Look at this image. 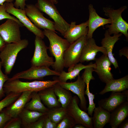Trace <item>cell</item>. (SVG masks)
<instances>
[{"label": "cell", "mask_w": 128, "mask_h": 128, "mask_svg": "<svg viewBox=\"0 0 128 128\" xmlns=\"http://www.w3.org/2000/svg\"><path fill=\"white\" fill-rule=\"evenodd\" d=\"M43 32L44 36L49 41L48 49L50 54L55 59L52 67L54 70L60 73L64 68L63 58L64 53L70 44L66 39L59 37L54 31L45 29Z\"/></svg>", "instance_id": "obj_1"}, {"label": "cell", "mask_w": 128, "mask_h": 128, "mask_svg": "<svg viewBox=\"0 0 128 128\" xmlns=\"http://www.w3.org/2000/svg\"><path fill=\"white\" fill-rule=\"evenodd\" d=\"M59 82L55 79L53 81L35 80L31 82H22L19 79L12 80L8 79L4 84L3 89L6 95L11 92L22 93L26 91L38 92L52 87Z\"/></svg>", "instance_id": "obj_2"}, {"label": "cell", "mask_w": 128, "mask_h": 128, "mask_svg": "<svg viewBox=\"0 0 128 128\" xmlns=\"http://www.w3.org/2000/svg\"><path fill=\"white\" fill-rule=\"evenodd\" d=\"M28 44V40L24 39L18 42L6 44L0 52V59L5 74L10 73L18 53L27 47Z\"/></svg>", "instance_id": "obj_3"}, {"label": "cell", "mask_w": 128, "mask_h": 128, "mask_svg": "<svg viewBox=\"0 0 128 128\" xmlns=\"http://www.w3.org/2000/svg\"><path fill=\"white\" fill-rule=\"evenodd\" d=\"M127 6H124L116 9L109 7H104L103 10L105 15L109 17L111 21L110 25L105 27L109 34H116L121 33L124 34L127 40L128 39V23L123 18L122 12L127 9Z\"/></svg>", "instance_id": "obj_4"}, {"label": "cell", "mask_w": 128, "mask_h": 128, "mask_svg": "<svg viewBox=\"0 0 128 128\" xmlns=\"http://www.w3.org/2000/svg\"><path fill=\"white\" fill-rule=\"evenodd\" d=\"M37 0L36 6L54 20L56 30L64 36L70 24L62 17L54 4L48 0Z\"/></svg>", "instance_id": "obj_5"}, {"label": "cell", "mask_w": 128, "mask_h": 128, "mask_svg": "<svg viewBox=\"0 0 128 128\" xmlns=\"http://www.w3.org/2000/svg\"><path fill=\"white\" fill-rule=\"evenodd\" d=\"M41 37L36 36L35 41V50L31 61V66H46L49 67L53 65V58L49 56L47 53L48 49Z\"/></svg>", "instance_id": "obj_6"}, {"label": "cell", "mask_w": 128, "mask_h": 128, "mask_svg": "<svg viewBox=\"0 0 128 128\" xmlns=\"http://www.w3.org/2000/svg\"><path fill=\"white\" fill-rule=\"evenodd\" d=\"M87 38L86 36L81 37L70 46L64 53L63 58L64 67L71 71L74 66L79 62L82 48Z\"/></svg>", "instance_id": "obj_7"}, {"label": "cell", "mask_w": 128, "mask_h": 128, "mask_svg": "<svg viewBox=\"0 0 128 128\" xmlns=\"http://www.w3.org/2000/svg\"><path fill=\"white\" fill-rule=\"evenodd\" d=\"M78 102L76 96L73 97L66 108L67 114L73 119L76 124H81L86 128H93L92 117L79 107Z\"/></svg>", "instance_id": "obj_8"}, {"label": "cell", "mask_w": 128, "mask_h": 128, "mask_svg": "<svg viewBox=\"0 0 128 128\" xmlns=\"http://www.w3.org/2000/svg\"><path fill=\"white\" fill-rule=\"evenodd\" d=\"M6 11L14 16L27 29L36 36L43 39L45 36L43 32L36 26L26 14L24 9L15 8L12 2L5 3Z\"/></svg>", "instance_id": "obj_9"}, {"label": "cell", "mask_w": 128, "mask_h": 128, "mask_svg": "<svg viewBox=\"0 0 128 128\" xmlns=\"http://www.w3.org/2000/svg\"><path fill=\"white\" fill-rule=\"evenodd\" d=\"M60 73L50 69L46 66L32 67L29 69L18 73L9 79L12 80L20 78L28 80L43 79L44 77L48 76H58Z\"/></svg>", "instance_id": "obj_10"}, {"label": "cell", "mask_w": 128, "mask_h": 128, "mask_svg": "<svg viewBox=\"0 0 128 128\" xmlns=\"http://www.w3.org/2000/svg\"><path fill=\"white\" fill-rule=\"evenodd\" d=\"M24 10L27 16L37 27L39 29H49L56 32L54 22L45 17L35 5L27 4Z\"/></svg>", "instance_id": "obj_11"}, {"label": "cell", "mask_w": 128, "mask_h": 128, "mask_svg": "<svg viewBox=\"0 0 128 128\" xmlns=\"http://www.w3.org/2000/svg\"><path fill=\"white\" fill-rule=\"evenodd\" d=\"M23 26L10 19L0 25V35L6 44L18 42L22 40L20 27Z\"/></svg>", "instance_id": "obj_12"}, {"label": "cell", "mask_w": 128, "mask_h": 128, "mask_svg": "<svg viewBox=\"0 0 128 128\" xmlns=\"http://www.w3.org/2000/svg\"><path fill=\"white\" fill-rule=\"evenodd\" d=\"M95 60V67L93 68V71L96 73L102 82L106 83L114 79L111 72L112 64L107 55L103 54L99 58H96Z\"/></svg>", "instance_id": "obj_13"}, {"label": "cell", "mask_w": 128, "mask_h": 128, "mask_svg": "<svg viewBox=\"0 0 128 128\" xmlns=\"http://www.w3.org/2000/svg\"><path fill=\"white\" fill-rule=\"evenodd\" d=\"M58 83L62 87L72 91L78 96L80 101L81 109L87 111V101L84 96L86 85L81 76L79 75L77 80L73 82Z\"/></svg>", "instance_id": "obj_14"}, {"label": "cell", "mask_w": 128, "mask_h": 128, "mask_svg": "<svg viewBox=\"0 0 128 128\" xmlns=\"http://www.w3.org/2000/svg\"><path fill=\"white\" fill-rule=\"evenodd\" d=\"M128 101V91L126 90L122 92H112L108 98L98 101L99 106L111 113L123 102Z\"/></svg>", "instance_id": "obj_15"}, {"label": "cell", "mask_w": 128, "mask_h": 128, "mask_svg": "<svg viewBox=\"0 0 128 128\" xmlns=\"http://www.w3.org/2000/svg\"><path fill=\"white\" fill-rule=\"evenodd\" d=\"M99 51L107 55L106 49L102 46H97L94 38L87 39L82 50L79 62L82 63L95 60L96 56Z\"/></svg>", "instance_id": "obj_16"}, {"label": "cell", "mask_w": 128, "mask_h": 128, "mask_svg": "<svg viewBox=\"0 0 128 128\" xmlns=\"http://www.w3.org/2000/svg\"><path fill=\"white\" fill-rule=\"evenodd\" d=\"M32 92L30 91L23 92L16 101L3 110L11 118L18 117L24 108L26 104L31 99Z\"/></svg>", "instance_id": "obj_17"}, {"label": "cell", "mask_w": 128, "mask_h": 128, "mask_svg": "<svg viewBox=\"0 0 128 128\" xmlns=\"http://www.w3.org/2000/svg\"><path fill=\"white\" fill-rule=\"evenodd\" d=\"M88 8L89 16L88 20V31L86 36L87 39L92 38L94 32L97 28L111 23V20L109 18H105L99 16L92 4L89 5Z\"/></svg>", "instance_id": "obj_18"}, {"label": "cell", "mask_w": 128, "mask_h": 128, "mask_svg": "<svg viewBox=\"0 0 128 128\" xmlns=\"http://www.w3.org/2000/svg\"><path fill=\"white\" fill-rule=\"evenodd\" d=\"M75 22H72L64 37L71 44L83 36H86L88 31V21L77 25Z\"/></svg>", "instance_id": "obj_19"}, {"label": "cell", "mask_w": 128, "mask_h": 128, "mask_svg": "<svg viewBox=\"0 0 128 128\" xmlns=\"http://www.w3.org/2000/svg\"><path fill=\"white\" fill-rule=\"evenodd\" d=\"M122 35V33H120L111 36L106 30L104 34V37L101 42L102 46L106 49L108 57L115 69L118 68L119 66L117 60L112 53V51L115 44L120 39L119 37Z\"/></svg>", "instance_id": "obj_20"}, {"label": "cell", "mask_w": 128, "mask_h": 128, "mask_svg": "<svg viewBox=\"0 0 128 128\" xmlns=\"http://www.w3.org/2000/svg\"><path fill=\"white\" fill-rule=\"evenodd\" d=\"M128 116V101H125L110 113L109 123L112 128H117Z\"/></svg>", "instance_id": "obj_21"}, {"label": "cell", "mask_w": 128, "mask_h": 128, "mask_svg": "<svg viewBox=\"0 0 128 128\" xmlns=\"http://www.w3.org/2000/svg\"><path fill=\"white\" fill-rule=\"evenodd\" d=\"M104 89L99 93L103 95L110 91L120 92L128 88V75L121 78L111 80L106 83Z\"/></svg>", "instance_id": "obj_22"}, {"label": "cell", "mask_w": 128, "mask_h": 128, "mask_svg": "<svg viewBox=\"0 0 128 128\" xmlns=\"http://www.w3.org/2000/svg\"><path fill=\"white\" fill-rule=\"evenodd\" d=\"M42 102L49 109L61 107L55 93L53 86L38 92Z\"/></svg>", "instance_id": "obj_23"}, {"label": "cell", "mask_w": 128, "mask_h": 128, "mask_svg": "<svg viewBox=\"0 0 128 128\" xmlns=\"http://www.w3.org/2000/svg\"><path fill=\"white\" fill-rule=\"evenodd\" d=\"M92 117L93 127L94 128H103L109 123L110 113L99 106L95 107Z\"/></svg>", "instance_id": "obj_24"}, {"label": "cell", "mask_w": 128, "mask_h": 128, "mask_svg": "<svg viewBox=\"0 0 128 128\" xmlns=\"http://www.w3.org/2000/svg\"><path fill=\"white\" fill-rule=\"evenodd\" d=\"M95 67V64L91 63L88 65H84L82 63L76 64L73 69L70 72H67L63 70L60 73V74L58 77L55 78L57 79L59 82H66L69 80H72L74 79L79 75L80 72L85 68L89 67Z\"/></svg>", "instance_id": "obj_25"}, {"label": "cell", "mask_w": 128, "mask_h": 128, "mask_svg": "<svg viewBox=\"0 0 128 128\" xmlns=\"http://www.w3.org/2000/svg\"><path fill=\"white\" fill-rule=\"evenodd\" d=\"M46 114L31 111L24 108L18 117L21 120L22 125L24 128H28L31 125Z\"/></svg>", "instance_id": "obj_26"}, {"label": "cell", "mask_w": 128, "mask_h": 128, "mask_svg": "<svg viewBox=\"0 0 128 128\" xmlns=\"http://www.w3.org/2000/svg\"><path fill=\"white\" fill-rule=\"evenodd\" d=\"M31 100L26 104L24 108L32 111L47 113L49 109L46 107L42 103L38 92H32Z\"/></svg>", "instance_id": "obj_27"}, {"label": "cell", "mask_w": 128, "mask_h": 128, "mask_svg": "<svg viewBox=\"0 0 128 128\" xmlns=\"http://www.w3.org/2000/svg\"><path fill=\"white\" fill-rule=\"evenodd\" d=\"M55 93L58 97V100L61 107L66 108L73 97L69 91L62 87L57 83L53 86Z\"/></svg>", "instance_id": "obj_28"}, {"label": "cell", "mask_w": 128, "mask_h": 128, "mask_svg": "<svg viewBox=\"0 0 128 128\" xmlns=\"http://www.w3.org/2000/svg\"><path fill=\"white\" fill-rule=\"evenodd\" d=\"M67 114L66 108L60 107L49 109L47 115L52 121L57 124Z\"/></svg>", "instance_id": "obj_29"}, {"label": "cell", "mask_w": 128, "mask_h": 128, "mask_svg": "<svg viewBox=\"0 0 128 128\" xmlns=\"http://www.w3.org/2000/svg\"><path fill=\"white\" fill-rule=\"evenodd\" d=\"M21 93L11 92L7 94L6 96L0 101V112L13 103Z\"/></svg>", "instance_id": "obj_30"}, {"label": "cell", "mask_w": 128, "mask_h": 128, "mask_svg": "<svg viewBox=\"0 0 128 128\" xmlns=\"http://www.w3.org/2000/svg\"><path fill=\"white\" fill-rule=\"evenodd\" d=\"M76 124L73 119L67 114L57 124L56 128H71Z\"/></svg>", "instance_id": "obj_31"}, {"label": "cell", "mask_w": 128, "mask_h": 128, "mask_svg": "<svg viewBox=\"0 0 128 128\" xmlns=\"http://www.w3.org/2000/svg\"><path fill=\"white\" fill-rule=\"evenodd\" d=\"M85 94L87 95L89 100V105L88 107L87 108L88 114L89 115L92 116L93 110L96 107V104L94 101L95 95L90 92L89 86H86V89L85 91Z\"/></svg>", "instance_id": "obj_32"}, {"label": "cell", "mask_w": 128, "mask_h": 128, "mask_svg": "<svg viewBox=\"0 0 128 128\" xmlns=\"http://www.w3.org/2000/svg\"><path fill=\"white\" fill-rule=\"evenodd\" d=\"M93 68L91 67L85 69L84 71L81 76L86 84V86H89L90 81L95 79L92 75Z\"/></svg>", "instance_id": "obj_33"}, {"label": "cell", "mask_w": 128, "mask_h": 128, "mask_svg": "<svg viewBox=\"0 0 128 128\" xmlns=\"http://www.w3.org/2000/svg\"><path fill=\"white\" fill-rule=\"evenodd\" d=\"M2 65L0 59V100L5 96V94L3 89L5 83L9 79L7 75L4 74L1 70Z\"/></svg>", "instance_id": "obj_34"}, {"label": "cell", "mask_w": 128, "mask_h": 128, "mask_svg": "<svg viewBox=\"0 0 128 128\" xmlns=\"http://www.w3.org/2000/svg\"><path fill=\"white\" fill-rule=\"evenodd\" d=\"M5 19H13L23 26L17 18L11 15L9 13L6 11L4 3L3 5H0V20Z\"/></svg>", "instance_id": "obj_35"}, {"label": "cell", "mask_w": 128, "mask_h": 128, "mask_svg": "<svg viewBox=\"0 0 128 128\" xmlns=\"http://www.w3.org/2000/svg\"><path fill=\"white\" fill-rule=\"evenodd\" d=\"M22 123L19 117L11 119L6 123L4 128H20Z\"/></svg>", "instance_id": "obj_36"}, {"label": "cell", "mask_w": 128, "mask_h": 128, "mask_svg": "<svg viewBox=\"0 0 128 128\" xmlns=\"http://www.w3.org/2000/svg\"><path fill=\"white\" fill-rule=\"evenodd\" d=\"M12 118L3 109L0 112V128H4L7 123Z\"/></svg>", "instance_id": "obj_37"}, {"label": "cell", "mask_w": 128, "mask_h": 128, "mask_svg": "<svg viewBox=\"0 0 128 128\" xmlns=\"http://www.w3.org/2000/svg\"><path fill=\"white\" fill-rule=\"evenodd\" d=\"M46 114L40 118L37 121L31 125L28 128H43L45 119Z\"/></svg>", "instance_id": "obj_38"}, {"label": "cell", "mask_w": 128, "mask_h": 128, "mask_svg": "<svg viewBox=\"0 0 128 128\" xmlns=\"http://www.w3.org/2000/svg\"><path fill=\"white\" fill-rule=\"evenodd\" d=\"M57 124L52 121L46 114L45 119L43 128H56Z\"/></svg>", "instance_id": "obj_39"}, {"label": "cell", "mask_w": 128, "mask_h": 128, "mask_svg": "<svg viewBox=\"0 0 128 128\" xmlns=\"http://www.w3.org/2000/svg\"><path fill=\"white\" fill-rule=\"evenodd\" d=\"M27 0H15L14 3V6L17 8L24 9L26 4V2Z\"/></svg>", "instance_id": "obj_40"}, {"label": "cell", "mask_w": 128, "mask_h": 128, "mask_svg": "<svg viewBox=\"0 0 128 128\" xmlns=\"http://www.w3.org/2000/svg\"><path fill=\"white\" fill-rule=\"evenodd\" d=\"M119 55L120 56L123 55L128 59V48L127 47H124L119 50Z\"/></svg>", "instance_id": "obj_41"}, {"label": "cell", "mask_w": 128, "mask_h": 128, "mask_svg": "<svg viewBox=\"0 0 128 128\" xmlns=\"http://www.w3.org/2000/svg\"><path fill=\"white\" fill-rule=\"evenodd\" d=\"M118 127L120 128H128V119H125L123 121L119 124Z\"/></svg>", "instance_id": "obj_42"}, {"label": "cell", "mask_w": 128, "mask_h": 128, "mask_svg": "<svg viewBox=\"0 0 128 128\" xmlns=\"http://www.w3.org/2000/svg\"><path fill=\"white\" fill-rule=\"evenodd\" d=\"M6 43L0 35V52L3 49Z\"/></svg>", "instance_id": "obj_43"}, {"label": "cell", "mask_w": 128, "mask_h": 128, "mask_svg": "<svg viewBox=\"0 0 128 128\" xmlns=\"http://www.w3.org/2000/svg\"><path fill=\"white\" fill-rule=\"evenodd\" d=\"M14 0H0V5L4 4L5 2H12Z\"/></svg>", "instance_id": "obj_44"}, {"label": "cell", "mask_w": 128, "mask_h": 128, "mask_svg": "<svg viewBox=\"0 0 128 128\" xmlns=\"http://www.w3.org/2000/svg\"><path fill=\"white\" fill-rule=\"evenodd\" d=\"M74 128H85L84 126L80 124H77L75 125L73 127Z\"/></svg>", "instance_id": "obj_45"}, {"label": "cell", "mask_w": 128, "mask_h": 128, "mask_svg": "<svg viewBox=\"0 0 128 128\" xmlns=\"http://www.w3.org/2000/svg\"><path fill=\"white\" fill-rule=\"evenodd\" d=\"M54 4H56L58 3V1L57 0H48Z\"/></svg>", "instance_id": "obj_46"}]
</instances>
